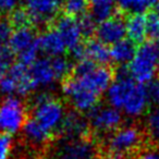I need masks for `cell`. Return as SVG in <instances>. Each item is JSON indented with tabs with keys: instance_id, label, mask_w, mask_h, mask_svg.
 Instances as JSON below:
<instances>
[{
	"instance_id": "10",
	"label": "cell",
	"mask_w": 159,
	"mask_h": 159,
	"mask_svg": "<svg viewBox=\"0 0 159 159\" xmlns=\"http://www.w3.org/2000/svg\"><path fill=\"white\" fill-rule=\"evenodd\" d=\"M89 115V123L91 130L96 134L107 135L113 133L122 124V113L111 106H97Z\"/></svg>"
},
{
	"instance_id": "8",
	"label": "cell",
	"mask_w": 159,
	"mask_h": 159,
	"mask_svg": "<svg viewBox=\"0 0 159 159\" xmlns=\"http://www.w3.org/2000/svg\"><path fill=\"white\" fill-rule=\"evenodd\" d=\"M34 91L30 66L18 62L12 64L8 72L0 79V95L3 97L25 96Z\"/></svg>"
},
{
	"instance_id": "27",
	"label": "cell",
	"mask_w": 159,
	"mask_h": 159,
	"mask_svg": "<svg viewBox=\"0 0 159 159\" xmlns=\"http://www.w3.org/2000/svg\"><path fill=\"white\" fill-rule=\"evenodd\" d=\"M147 36L152 43L159 44V16L152 12L147 16Z\"/></svg>"
},
{
	"instance_id": "31",
	"label": "cell",
	"mask_w": 159,
	"mask_h": 159,
	"mask_svg": "<svg viewBox=\"0 0 159 159\" xmlns=\"http://www.w3.org/2000/svg\"><path fill=\"white\" fill-rule=\"evenodd\" d=\"M20 0H0V12H13L18 9Z\"/></svg>"
},
{
	"instance_id": "16",
	"label": "cell",
	"mask_w": 159,
	"mask_h": 159,
	"mask_svg": "<svg viewBox=\"0 0 159 159\" xmlns=\"http://www.w3.org/2000/svg\"><path fill=\"white\" fill-rule=\"evenodd\" d=\"M38 46H39L40 51L45 53L48 58L63 56V53L68 50L66 43L55 27L45 31L38 37Z\"/></svg>"
},
{
	"instance_id": "32",
	"label": "cell",
	"mask_w": 159,
	"mask_h": 159,
	"mask_svg": "<svg viewBox=\"0 0 159 159\" xmlns=\"http://www.w3.org/2000/svg\"><path fill=\"white\" fill-rule=\"evenodd\" d=\"M136 159H159V150L147 149L137 155Z\"/></svg>"
},
{
	"instance_id": "18",
	"label": "cell",
	"mask_w": 159,
	"mask_h": 159,
	"mask_svg": "<svg viewBox=\"0 0 159 159\" xmlns=\"http://www.w3.org/2000/svg\"><path fill=\"white\" fill-rule=\"evenodd\" d=\"M81 60H89L99 66H105L111 61L110 48H108V45L104 44L99 39H91L83 45Z\"/></svg>"
},
{
	"instance_id": "36",
	"label": "cell",
	"mask_w": 159,
	"mask_h": 159,
	"mask_svg": "<svg viewBox=\"0 0 159 159\" xmlns=\"http://www.w3.org/2000/svg\"><path fill=\"white\" fill-rule=\"evenodd\" d=\"M59 1H61V2L63 3V1H64V0H59Z\"/></svg>"
},
{
	"instance_id": "14",
	"label": "cell",
	"mask_w": 159,
	"mask_h": 159,
	"mask_svg": "<svg viewBox=\"0 0 159 159\" xmlns=\"http://www.w3.org/2000/svg\"><path fill=\"white\" fill-rule=\"evenodd\" d=\"M97 39L106 45H115L124 39L126 35L125 21L119 16H113L112 18L99 23L96 30Z\"/></svg>"
},
{
	"instance_id": "5",
	"label": "cell",
	"mask_w": 159,
	"mask_h": 159,
	"mask_svg": "<svg viewBox=\"0 0 159 159\" xmlns=\"http://www.w3.org/2000/svg\"><path fill=\"white\" fill-rule=\"evenodd\" d=\"M159 69L158 46L147 42L139 47L136 53L128 66L130 76L141 84L152 83Z\"/></svg>"
},
{
	"instance_id": "34",
	"label": "cell",
	"mask_w": 159,
	"mask_h": 159,
	"mask_svg": "<svg viewBox=\"0 0 159 159\" xmlns=\"http://www.w3.org/2000/svg\"><path fill=\"white\" fill-rule=\"evenodd\" d=\"M152 13L159 16V0H157L156 2H155L154 7H152Z\"/></svg>"
},
{
	"instance_id": "7",
	"label": "cell",
	"mask_w": 159,
	"mask_h": 159,
	"mask_svg": "<svg viewBox=\"0 0 159 159\" xmlns=\"http://www.w3.org/2000/svg\"><path fill=\"white\" fill-rule=\"evenodd\" d=\"M12 53L18 56L19 62L31 66L38 59L40 49L38 46V37L31 26L20 27L12 31L8 43Z\"/></svg>"
},
{
	"instance_id": "2",
	"label": "cell",
	"mask_w": 159,
	"mask_h": 159,
	"mask_svg": "<svg viewBox=\"0 0 159 159\" xmlns=\"http://www.w3.org/2000/svg\"><path fill=\"white\" fill-rule=\"evenodd\" d=\"M70 79L84 92L100 97L104 93H107L113 82V73L106 66H99L89 60H81Z\"/></svg>"
},
{
	"instance_id": "26",
	"label": "cell",
	"mask_w": 159,
	"mask_h": 159,
	"mask_svg": "<svg viewBox=\"0 0 159 159\" xmlns=\"http://www.w3.org/2000/svg\"><path fill=\"white\" fill-rule=\"evenodd\" d=\"M13 136L0 133V159H11L13 154Z\"/></svg>"
},
{
	"instance_id": "1",
	"label": "cell",
	"mask_w": 159,
	"mask_h": 159,
	"mask_svg": "<svg viewBox=\"0 0 159 159\" xmlns=\"http://www.w3.org/2000/svg\"><path fill=\"white\" fill-rule=\"evenodd\" d=\"M108 105L131 118L142 116L150 102L148 89L130 76L128 71H122L113 80L106 93Z\"/></svg>"
},
{
	"instance_id": "15",
	"label": "cell",
	"mask_w": 159,
	"mask_h": 159,
	"mask_svg": "<svg viewBox=\"0 0 159 159\" xmlns=\"http://www.w3.org/2000/svg\"><path fill=\"white\" fill-rule=\"evenodd\" d=\"M89 130L91 126L89 120L83 117L81 112L74 110L66 113L59 134H61L62 137L66 139H86Z\"/></svg>"
},
{
	"instance_id": "13",
	"label": "cell",
	"mask_w": 159,
	"mask_h": 159,
	"mask_svg": "<svg viewBox=\"0 0 159 159\" xmlns=\"http://www.w3.org/2000/svg\"><path fill=\"white\" fill-rule=\"evenodd\" d=\"M61 5L59 0H25V10L31 16L32 23L44 25L56 18Z\"/></svg>"
},
{
	"instance_id": "29",
	"label": "cell",
	"mask_w": 159,
	"mask_h": 159,
	"mask_svg": "<svg viewBox=\"0 0 159 159\" xmlns=\"http://www.w3.org/2000/svg\"><path fill=\"white\" fill-rule=\"evenodd\" d=\"M80 20V24H81V27H82V31L83 34H84V37L85 36H91L93 35L94 33H96V30H97V26H96V21L93 16L89 14V16H85L83 18L79 19Z\"/></svg>"
},
{
	"instance_id": "23",
	"label": "cell",
	"mask_w": 159,
	"mask_h": 159,
	"mask_svg": "<svg viewBox=\"0 0 159 159\" xmlns=\"http://www.w3.org/2000/svg\"><path fill=\"white\" fill-rule=\"evenodd\" d=\"M52 66L58 76V80H66L72 71V63L64 56L51 58Z\"/></svg>"
},
{
	"instance_id": "12",
	"label": "cell",
	"mask_w": 159,
	"mask_h": 159,
	"mask_svg": "<svg viewBox=\"0 0 159 159\" xmlns=\"http://www.w3.org/2000/svg\"><path fill=\"white\" fill-rule=\"evenodd\" d=\"M32 84L34 89H48L57 83L58 76L52 66L51 58H38L30 66Z\"/></svg>"
},
{
	"instance_id": "11",
	"label": "cell",
	"mask_w": 159,
	"mask_h": 159,
	"mask_svg": "<svg viewBox=\"0 0 159 159\" xmlns=\"http://www.w3.org/2000/svg\"><path fill=\"white\" fill-rule=\"evenodd\" d=\"M55 29L60 34L66 43L68 50H70L72 55H75L82 48V39L84 37V34L79 19L71 18L68 16H61L56 22Z\"/></svg>"
},
{
	"instance_id": "9",
	"label": "cell",
	"mask_w": 159,
	"mask_h": 159,
	"mask_svg": "<svg viewBox=\"0 0 159 159\" xmlns=\"http://www.w3.org/2000/svg\"><path fill=\"white\" fill-rule=\"evenodd\" d=\"M97 147L89 137L77 139H62L53 147L50 159H96Z\"/></svg>"
},
{
	"instance_id": "25",
	"label": "cell",
	"mask_w": 159,
	"mask_h": 159,
	"mask_svg": "<svg viewBox=\"0 0 159 159\" xmlns=\"http://www.w3.org/2000/svg\"><path fill=\"white\" fill-rule=\"evenodd\" d=\"M146 131L152 141L159 144V110L152 111L147 117Z\"/></svg>"
},
{
	"instance_id": "3",
	"label": "cell",
	"mask_w": 159,
	"mask_h": 159,
	"mask_svg": "<svg viewBox=\"0 0 159 159\" xmlns=\"http://www.w3.org/2000/svg\"><path fill=\"white\" fill-rule=\"evenodd\" d=\"M144 142V134L135 125H123L109 134L102 145L105 159H129L134 156Z\"/></svg>"
},
{
	"instance_id": "21",
	"label": "cell",
	"mask_w": 159,
	"mask_h": 159,
	"mask_svg": "<svg viewBox=\"0 0 159 159\" xmlns=\"http://www.w3.org/2000/svg\"><path fill=\"white\" fill-rule=\"evenodd\" d=\"M137 49L136 46L130 39H125L112 45L110 48V59L112 62L119 64V66H124V64H130L132 59L134 58Z\"/></svg>"
},
{
	"instance_id": "33",
	"label": "cell",
	"mask_w": 159,
	"mask_h": 159,
	"mask_svg": "<svg viewBox=\"0 0 159 159\" xmlns=\"http://www.w3.org/2000/svg\"><path fill=\"white\" fill-rule=\"evenodd\" d=\"M113 2L117 3L120 8L123 10H129V5H130V0H113Z\"/></svg>"
},
{
	"instance_id": "22",
	"label": "cell",
	"mask_w": 159,
	"mask_h": 159,
	"mask_svg": "<svg viewBox=\"0 0 159 159\" xmlns=\"http://www.w3.org/2000/svg\"><path fill=\"white\" fill-rule=\"evenodd\" d=\"M62 6L66 16L81 19L86 16L91 8V0H64Z\"/></svg>"
},
{
	"instance_id": "35",
	"label": "cell",
	"mask_w": 159,
	"mask_h": 159,
	"mask_svg": "<svg viewBox=\"0 0 159 159\" xmlns=\"http://www.w3.org/2000/svg\"><path fill=\"white\" fill-rule=\"evenodd\" d=\"M97 1H102V0H91V3H94V2H97Z\"/></svg>"
},
{
	"instance_id": "6",
	"label": "cell",
	"mask_w": 159,
	"mask_h": 159,
	"mask_svg": "<svg viewBox=\"0 0 159 159\" xmlns=\"http://www.w3.org/2000/svg\"><path fill=\"white\" fill-rule=\"evenodd\" d=\"M26 121L27 109L22 99L13 96L0 102V133L13 136L22 132Z\"/></svg>"
},
{
	"instance_id": "19",
	"label": "cell",
	"mask_w": 159,
	"mask_h": 159,
	"mask_svg": "<svg viewBox=\"0 0 159 159\" xmlns=\"http://www.w3.org/2000/svg\"><path fill=\"white\" fill-rule=\"evenodd\" d=\"M126 36L134 44H144L147 37V16L144 13H132L125 20Z\"/></svg>"
},
{
	"instance_id": "28",
	"label": "cell",
	"mask_w": 159,
	"mask_h": 159,
	"mask_svg": "<svg viewBox=\"0 0 159 159\" xmlns=\"http://www.w3.org/2000/svg\"><path fill=\"white\" fill-rule=\"evenodd\" d=\"M157 0H130L129 10L132 11V13H143L154 7Z\"/></svg>"
},
{
	"instance_id": "20",
	"label": "cell",
	"mask_w": 159,
	"mask_h": 159,
	"mask_svg": "<svg viewBox=\"0 0 159 159\" xmlns=\"http://www.w3.org/2000/svg\"><path fill=\"white\" fill-rule=\"evenodd\" d=\"M11 24L6 21H0V79L8 72L12 66V51L8 43L11 36Z\"/></svg>"
},
{
	"instance_id": "30",
	"label": "cell",
	"mask_w": 159,
	"mask_h": 159,
	"mask_svg": "<svg viewBox=\"0 0 159 159\" xmlns=\"http://www.w3.org/2000/svg\"><path fill=\"white\" fill-rule=\"evenodd\" d=\"M147 89L148 93H149L150 102L159 106V77L155 79L152 83H149Z\"/></svg>"
},
{
	"instance_id": "24",
	"label": "cell",
	"mask_w": 159,
	"mask_h": 159,
	"mask_svg": "<svg viewBox=\"0 0 159 159\" xmlns=\"http://www.w3.org/2000/svg\"><path fill=\"white\" fill-rule=\"evenodd\" d=\"M9 23L11 24V26H14L16 29H20V27L30 26L32 24V20L26 10L18 8L13 12H11Z\"/></svg>"
},
{
	"instance_id": "4",
	"label": "cell",
	"mask_w": 159,
	"mask_h": 159,
	"mask_svg": "<svg viewBox=\"0 0 159 159\" xmlns=\"http://www.w3.org/2000/svg\"><path fill=\"white\" fill-rule=\"evenodd\" d=\"M32 107L34 119L53 135L59 134L68 113L63 104L47 92H39L33 98Z\"/></svg>"
},
{
	"instance_id": "17",
	"label": "cell",
	"mask_w": 159,
	"mask_h": 159,
	"mask_svg": "<svg viewBox=\"0 0 159 159\" xmlns=\"http://www.w3.org/2000/svg\"><path fill=\"white\" fill-rule=\"evenodd\" d=\"M22 135L25 142L35 147H42L49 143L52 139L53 134L45 129L39 122L34 118L27 119L22 129Z\"/></svg>"
}]
</instances>
